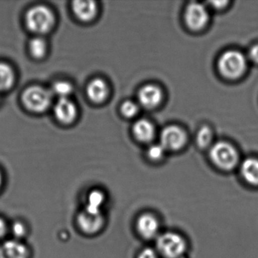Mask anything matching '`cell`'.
I'll return each instance as SVG.
<instances>
[{"mask_svg":"<svg viewBox=\"0 0 258 258\" xmlns=\"http://www.w3.org/2000/svg\"><path fill=\"white\" fill-rule=\"evenodd\" d=\"M243 179L252 185H258V159L247 158L243 161L240 168Z\"/></svg>","mask_w":258,"mask_h":258,"instance_id":"15","label":"cell"},{"mask_svg":"<svg viewBox=\"0 0 258 258\" xmlns=\"http://www.w3.org/2000/svg\"><path fill=\"white\" fill-rule=\"evenodd\" d=\"M160 140V144L162 145L164 149L177 150L185 144L186 137L179 126H169L161 131Z\"/></svg>","mask_w":258,"mask_h":258,"instance_id":"8","label":"cell"},{"mask_svg":"<svg viewBox=\"0 0 258 258\" xmlns=\"http://www.w3.org/2000/svg\"><path fill=\"white\" fill-rule=\"evenodd\" d=\"M72 9L77 18L83 22H90L97 13V7L93 1H75Z\"/></svg>","mask_w":258,"mask_h":258,"instance_id":"13","label":"cell"},{"mask_svg":"<svg viewBox=\"0 0 258 258\" xmlns=\"http://www.w3.org/2000/svg\"><path fill=\"white\" fill-rule=\"evenodd\" d=\"M165 150L166 149L163 147L161 144L152 145L148 150V155L151 159L157 161V160L161 159L162 158Z\"/></svg>","mask_w":258,"mask_h":258,"instance_id":"23","label":"cell"},{"mask_svg":"<svg viewBox=\"0 0 258 258\" xmlns=\"http://www.w3.org/2000/svg\"><path fill=\"white\" fill-rule=\"evenodd\" d=\"M133 132L140 141L149 142L155 135V128L149 120L140 119L134 123Z\"/></svg>","mask_w":258,"mask_h":258,"instance_id":"16","label":"cell"},{"mask_svg":"<svg viewBox=\"0 0 258 258\" xmlns=\"http://www.w3.org/2000/svg\"><path fill=\"white\" fill-rule=\"evenodd\" d=\"M139 235L146 240L154 239L160 235L158 218L150 213H145L138 217L136 223Z\"/></svg>","mask_w":258,"mask_h":258,"instance_id":"7","label":"cell"},{"mask_svg":"<svg viewBox=\"0 0 258 258\" xmlns=\"http://www.w3.org/2000/svg\"><path fill=\"white\" fill-rule=\"evenodd\" d=\"M158 253L156 249L152 247H146L139 253L137 258H158Z\"/></svg>","mask_w":258,"mask_h":258,"instance_id":"24","label":"cell"},{"mask_svg":"<svg viewBox=\"0 0 258 258\" xmlns=\"http://www.w3.org/2000/svg\"><path fill=\"white\" fill-rule=\"evenodd\" d=\"M209 15L206 7L198 3H191L187 7L185 13V20L188 28L198 31L202 29L208 23Z\"/></svg>","mask_w":258,"mask_h":258,"instance_id":"6","label":"cell"},{"mask_svg":"<svg viewBox=\"0 0 258 258\" xmlns=\"http://www.w3.org/2000/svg\"><path fill=\"white\" fill-rule=\"evenodd\" d=\"M185 238L174 232H165L156 238V250L165 258H179L186 250Z\"/></svg>","mask_w":258,"mask_h":258,"instance_id":"1","label":"cell"},{"mask_svg":"<svg viewBox=\"0 0 258 258\" xmlns=\"http://www.w3.org/2000/svg\"><path fill=\"white\" fill-rule=\"evenodd\" d=\"M138 106L132 101H126L122 104L120 111L125 117H132L138 112Z\"/></svg>","mask_w":258,"mask_h":258,"instance_id":"22","label":"cell"},{"mask_svg":"<svg viewBox=\"0 0 258 258\" xmlns=\"http://www.w3.org/2000/svg\"><path fill=\"white\" fill-rule=\"evenodd\" d=\"M7 230V223L2 218H0V238L5 235Z\"/></svg>","mask_w":258,"mask_h":258,"instance_id":"27","label":"cell"},{"mask_svg":"<svg viewBox=\"0 0 258 258\" xmlns=\"http://www.w3.org/2000/svg\"><path fill=\"white\" fill-rule=\"evenodd\" d=\"M226 4H227V2H221V1H220V2L211 3V4H213V5H216L214 6V7H215L216 8H220V7H221V6L220 5L223 6V7H224V6L226 5Z\"/></svg>","mask_w":258,"mask_h":258,"instance_id":"28","label":"cell"},{"mask_svg":"<svg viewBox=\"0 0 258 258\" xmlns=\"http://www.w3.org/2000/svg\"><path fill=\"white\" fill-rule=\"evenodd\" d=\"M212 139V131L208 126L201 128L197 134V143L200 147H206L211 143Z\"/></svg>","mask_w":258,"mask_h":258,"instance_id":"21","label":"cell"},{"mask_svg":"<svg viewBox=\"0 0 258 258\" xmlns=\"http://www.w3.org/2000/svg\"><path fill=\"white\" fill-rule=\"evenodd\" d=\"M52 91L60 99H66L72 94L73 92V87L69 83L66 82V81H58L54 84Z\"/></svg>","mask_w":258,"mask_h":258,"instance_id":"20","label":"cell"},{"mask_svg":"<svg viewBox=\"0 0 258 258\" xmlns=\"http://www.w3.org/2000/svg\"><path fill=\"white\" fill-rule=\"evenodd\" d=\"M210 157L214 165L223 170H231L238 164V155L235 148L226 142H219L211 148Z\"/></svg>","mask_w":258,"mask_h":258,"instance_id":"4","label":"cell"},{"mask_svg":"<svg viewBox=\"0 0 258 258\" xmlns=\"http://www.w3.org/2000/svg\"><path fill=\"white\" fill-rule=\"evenodd\" d=\"M14 82V73L8 64L0 63V91L8 90Z\"/></svg>","mask_w":258,"mask_h":258,"instance_id":"18","label":"cell"},{"mask_svg":"<svg viewBox=\"0 0 258 258\" xmlns=\"http://www.w3.org/2000/svg\"><path fill=\"white\" fill-rule=\"evenodd\" d=\"M78 223L79 227L86 233H96L103 226L104 217L102 213L95 214L84 210L78 215Z\"/></svg>","mask_w":258,"mask_h":258,"instance_id":"9","label":"cell"},{"mask_svg":"<svg viewBox=\"0 0 258 258\" xmlns=\"http://www.w3.org/2000/svg\"><path fill=\"white\" fill-rule=\"evenodd\" d=\"M29 48L31 55L34 58H42L46 52V41L41 37H35L30 42Z\"/></svg>","mask_w":258,"mask_h":258,"instance_id":"19","label":"cell"},{"mask_svg":"<svg viewBox=\"0 0 258 258\" xmlns=\"http://www.w3.org/2000/svg\"><path fill=\"white\" fill-rule=\"evenodd\" d=\"M13 232L16 236L22 237L25 235L26 232L25 225L20 222H16L13 226Z\"/></svg>","mask_w":258,"mask_h":258,"instance_id":"25","label":"cell"},{"mask_svg":"<svg viewBox=\"0 0 258 258\" xmlns=\"http://www.w3.org/2000/svg\"><path fill=\"white\" fill-rule=\"evenodd\" d=\"M245 57L241 52L229 50L219 58L218 69L220 74L229 79H235L243 75L246 69Z\"/></svg>","mask_w":258,"mask_h":258,"instance_id":"3","label":"cell"},{"mask_svg":"<svg viewBox=\"0 0 258 258\" xmlns=\"http://www.w3.org/2000/svg\"><path fill=\"white\" fill-rule=\"evenodd\" d=\"M108 94V88L106 83L103 80H93L87 87V95L90 100L96 103L103 102Z\"/></svg>","mask_w":258,"mask_h":258,"instance_id":"14","label":"cell"},{"mask_svg":"<svg viewBox=\"0 0 258 258\" xmlns=\"http://www.w3.org/2000/svg\"><path fill=\"white\" fill-rule=\"evenodd\" d=\"M249 57L253 62L258 64V45L253 46L249 52Z\"/></svg>","mask_w":258,"mask_h":258,"instance_id":"26","label":"cell"},{"mask_svg":"<svg viewBox=\"0 0 258 258\" xmlns=\"http://www.w3.org/2000/svg\"><path fill=\"white\" fill-rule=\"evenodd\" d=\"M1 184H2V175L0 173V186H1Z\"/></svg>","mask_w":258,"mask_h":258,"instance_id":"29","label":"cell"},{"mask_svg":"<svg viewBox=\"0 0 258 258\" xmlns=\"http://www.w3.org/2000/svg\"><path fill=\"white\" fill-rule=\"evenodd\" d=\"M24 105L34 112H43L46 111L51 102H52V94L43 87H29L25 90L22 96Z\"/></svg>","mask_w":258,"mask_h":258,"instance_id":"5","label":"cell"},{"mask_svg":"<svg viewBox=\"0 0 258 258\" xmlns=\"http://www.w3.org/2000/svg\"><path fill=\"white\" fill-rule=\"evenodd\" d=\"M138 99L142 106L146 108H153L159 105L162 100V92L157 86L148 84L140 89Z\"/></svg>","mask_w":258,"mask_h":258,"instance_id":"10","label":"cell"},{"mask_svg":"<svg viewBox=\"0 0 258 258\" xmlns=\"http://www.w3.org/2000/svg\"><path fill=\"white\" fill-rule=\"evenodd\" d=\"M105 195L102 191H99V190H93L87 197V202L84 210L88 212L95 213V214L102 213L101 208L105 203Z\"/></svg>","mask_w":258,"mask_h":258,"instance_id":"17","label":"cell"},{"mask_svg":"<svg viewBox=\"0 0 258 258\" xmlns=\"http://www.w3.org/2000/svg\"><path fill=\"white\" fill-rule=\"evenodd\" d=\"M27 27L36 34H43L49 32L55 23L53 13L44 6L33 7L27 13Z\"/></svg>","mask_w":258,"mask_h":258,"instance_id":"2","label":"cell"},{"mask_svg":"<svg viewBox=\"0 0 258 258\" xmlns=\"http://www.w3.org/2000/svg\"><path fill=\"white\" fill-rule=\"evenodd\" d=\"M26 246L17 241H6L0 246V258H28Z\"/></svg>","mask_w":258,"mask_h":258,"instance_id":"12","label":"cell"},{"mask_svg":"<svg viewBox=\"0 0 258 258\" xmlns=\"http://www.w3.org/2000/svg\"><path fill=\"white\" fill-rule=\"evenodd\" d=\"M54 111L58 120L64 123L73 122L78 113L76 105L69 98L59 99L55 105Z\"/></svg>","mask_w":258,"mask_h":258,"instance_id":"11","label":"cell"}]
</instances>
